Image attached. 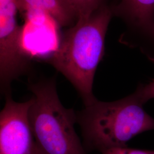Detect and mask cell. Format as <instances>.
<instances>
[{
    "label": "cell",
    "mask_w": 154,
    "mask_h": 154,
    "mask_svg": "<svg viewBox=\"0 0 154 154\" xmlns=\"http://www.w3.org/2000/svg\"><path fill=\"white\" fill-rule=\"evenodd\" d=\"M22 13H45L62 27L73 26L78 20L76 11L69 0H17Z\"/></svg>",
    "instance_id": "obj_6"
},
{
    "label": "cell",
    "mask_w": 154,
    "mask_h": 154,
    "mask_svg": "<svg viewBox=\"0 0 154 154\" xmlns=\"http://www.w3.org/2000/svg\"><path fill=\"white\" fill-rule=\"evenodd\" d=\"M117 8L137 27L154 35V0H122Z\"/></svg>",
    "instance_id": "obj_7"
},
{
    "label": "cell",
    "mask_w": 154,
    "mask_h": 154,
    "mask_svg": "<svg viewBox=\"0 0 154 154\" xmlns=\"http://www.w3.org/2000/svg\"><path fill=\"white\" fill-rule=\"evenodd\" d=\"M137 93L112 102L94 99L77 112L84 143L102 152L126 147L127 143L142 132L154 130V119L143 109Z\"/></svg>",
    "instance_id": "obj_2"
},
{
    "label": "cell",
    "mask_w": 154,
    "mask_h": 154,
    "mask_svg": "<svg viewBox=\"0 0 154 154\" xmlns=\"http://www.w3.org/2000/svg\"><path fill=\"white\" fill-rule=\"evenodd\" d=\"M17 0H0V82L2 93L11 94V83L25 74L30 60L22 47L21 29L17 21Z\"/></svg>",
    "instance_id": "obj_4"
},
{
    "label": "cell",
    "mask_w": 154,
    "mask_h": 154,
    "mask_svg": "<svg viewBox=\"0 0 154 154\" xmlns=\"http://www.w3.org/2000/svg\"><path fill=\"white\" fill-rule=\"evenodd\" d=\"M0 113V154H40L29 120L32 99L17 102L5 95Z\"/></svg>",
    "instance_id": "obj_5"
},
{
    "label": "cell",
    "mask_w": 154,
    "mask_h": 154,
    "mask_svg": "<svg viewBox=\"0 0 154 154\" xmlns=\"http://www.w3.org/2000/svg\"><path fill=\"white\" fill-rule=\"evenodd\" d=\"M104 0H69L76 11L78 20L91 16L103 6Z\"/></svg>",
    "instance_id": "obj_8"
},
{
    "label": "cell",
    "mask_w": 154,
    "mask_h": 154,
    "mask_svg": "<svg viewBox=\"0 0 154 154\" xmlns=\"http://www.w3.org/2000/svg\"><path fill=\"white\" fill-rule=\"evenodd\" d=\"M111 16V10L103 5L88 17L78 20L63 34L49 61L72 83L85 105L96 99L93 93L94 76L104 55Z\"/></svg>",
    "instance_id": "obj_1"
},
{
    "label": "cell",
    "mask_w": 154,
    "mask_h": 154,
    "mask_svg": "<svg viewBox=\"0 0 154 154\" xmlns=\"http://www.w3.org/2000/svg\"><path fill=\"white\" fill-rule=\"evenodd\" d=\"M102 154H154V150L130 149L127 147H115L106 149Z\"/></svg>",
    "instance_id": "obj_9"
},
{
    "label": "cell",
    "mask_w": 154,
    "mask_h": 154,
    "mask_svg": "<svg viewBox=\"0 0 154 154\" xmlns=\"http://www.w3.org/2000/svg\"><path fill=\"white\" fill-rule=\"evenodd\" d=\"M135 91L144 104L149 100L154 99V80L147 85H140Z\"/></svg>",
    "instance_id": "obj_10"
},
{
    "label": "cell",
    "mask_w": 154,
    "mask_h": 154,
    "mask_svg": "<svg viewBox=\"0 0 154 154\" xmlns=\"http://www.w3.org/2000/svg\"><path fill=\"white\" fill-rule=\"evenodd\" d=\"M29 120L40 154H87L74 128L76 113L59 99L55 79L29 83Z\"/></svg>",
    "instance_id": "obj_3"
}]
</instances>
